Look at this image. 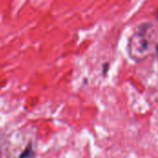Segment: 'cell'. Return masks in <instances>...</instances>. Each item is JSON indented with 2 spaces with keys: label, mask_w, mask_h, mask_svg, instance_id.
<instances>
[{
  "label": "cell",
  "mask_w": 158,
  "mask_h": 158,
  "mask_svg": "<svg viewBox=\"0 0 158 158\" xmlns=\"http://www.w3.org/2000/svg\"><path fill=\"white\" fill-rule=\"evenodd\" d=\"M130 44H131V48H130L131 52L137 55H141L145 51H147L149 46L147 40L144 38L143 31H141V33H138L136 36H133L132 39L131 40Z\"/></svg>",
  "instance_id": "6da1fadb"
},
{
  "label": "cell",
  "mask_w": 158,
  "mask_h": 158,
  "mask_svg": "<svg viewBox=\"0 0 158 158\" xmlns=\"http://www.w3.org/2000/svg\"><path fill=\"white\" fill-rule=\"evenodd\" d=\"M156 54H157V56H158V44L156 45Z\"/></svg>",
  "instance_id": "3957f363"
},
{
  "label": "cell",
  "mask_w": 158,
  "mask_h": 158,
  "mask_svg": "<svg viewBox=\"0 0 158 158\" xmlns=\"http://www.w3.org/2000/svg\"><path fill=\"white\" fill-rule=\"evenodd\" d=\"M33 156V150H32V147H31V144L28 145L26 147V149L24 150V152L20 155L19 158H30L31 156Z\"/></svg>",
  "instance_id": "7a4b0ae2"
},
{
  "label": "cell",
  "mask_w": 158,
  "mask_h": 158,
  "mask_svg": "<svg viewBox=\"0 0 158 158\" xmlns=\"http://www.w3.org/2000/svg\"><path fill=\"white\" fill-rule=\"evenodd\" d=\"M156 18L158 19V8H157V10H156Z\"/></svg>",
  "instance_id": "277c9868"
}]
</instances>
